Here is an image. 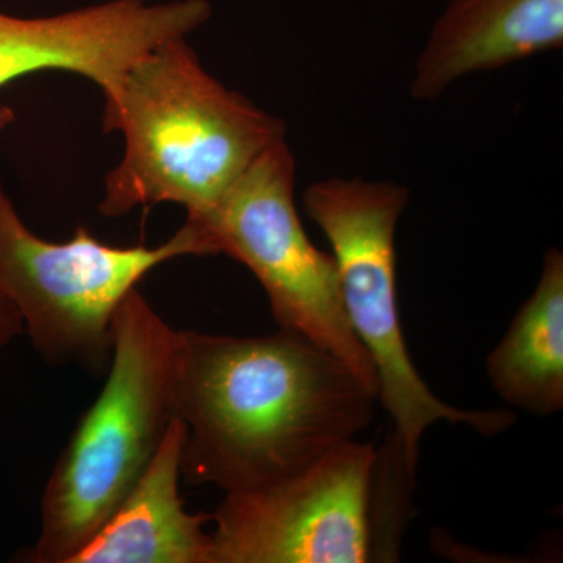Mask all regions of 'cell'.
<instances>
[{"mask_svg": "<svg viewBox=\"0 0 563 563\" xmlns=\"http://www.w3.org/2000/svg\"><path fill=\"white\" fill-rule=\"evenodd\" d=\"M177 331L139 288L111 329L106 384L55 463L31 563H68L140 479L177 417Z\"/></svg>", "mask_w": 563, "mask_h": 563, "instance_id": "3", "label": "cell"}, {"mask_svg": "<svg viewBox=\"0 0 563 563\" xmlns=\"http://www.w3.org/2000/svg\"><path fill=\"white\" fill-rule=\"evenodd\" d=\"M190 255L206 252L187 221L155 247L111 246L84 225L68 242H47L24 224L0 180V295L13 303L33 347L51 365L101 372L110 362L121 302L157 266Z\"/></svg>", "mask_w": 563, "mask_h": 563, "instance_id": "5", "label": "cell"}, {"mask_svg": "<svg viewBox=\"0 0 563 563\" xmlns=\"http://www.w3.org/2000/svg\"><path fill=\"white\" fill-rule=\"evenodd\" d=\"M210 14L207 0H111L47 18L0 13V88L41 70H65L92 81L109 101L143 55L187 38ZM14 120L13 110L0 107V132Z\"/></svg>", "mask_w": 563, "mask_h": 563, "instance_id": "8", "label": "cell"}, {"mask_svg": "<svg viewBox=\"0 0 563 563\" xmlns=\"http://www.w3.org/2000/svg\"><path fill=\"white\" fill-rule=\"evenodd\" d=\"M492 387L504 402L550 417L563 409V255L544 252L536 290L487 357Z\"/></svg>", "mask_w": 563, "mask_h": 563, "instance_id": "11", "label": "cell"}, {"mask_svg": "<svg viewBox=\"0 0 563 563\" xmlns=\"http://www.w3.org/2000/svg\"><path fill=\"white\" fill-rule=\"evenodd\" d=\"M103 103V132L124 136L99 203L107 218L165 202L207 213L287 133L280 118L207 73L187 38L143 55Z\"/></svg>", "mask_w": 563, "mask_h": 563, "instance_id": "2", "label": "cell"}, {"mask_svg": "<svg viewBox=\"0 0 563 563\" xmlns=\"http://www.w3.org/2000/svg\"><path fill=\"white\" fill-rule=\"evenodd\" d=\"M563 44V0H451L422 47L410 95L435 101L468 74Z\"/></svg>", "mask_w": 563, "mask_h": 563, "instance_id": "9", "label": "cell"}, {"mask_svg": "<svg viewBox=\"0 0 563 563\" xmlns=\"http://www.w3.org/2000/svg\"><path fill=\"white\" fill-rule=\"evenodd\" d=\"M185 437L176 418L140 479L68 563H213L210 515L188 512L180 496Z\"/></svg>", "mask_w": 563, "mask_h": 563, "instance_id": "10", "label": "cell"}, {"mask_svg": "<svg viewBox=\"0 0 563 563\" xmlns=\"http://www.w3.org/2000/svg\"><path fill=\"white\" fill-rule=\"evenodd\" d=\"M409 188L391 180L329 177L302 195L303 210L332 247L347 321L376 369L377 401L390 415L407 470L417 477L421 440L437 422L498 435L515 422L510 410H465L428 387L404 339L396 279V229Z\"/></svg>", "mask_w": 563, "mask_h": 563, "instance_id": "4", "label": "cell"}, {"mask_svg": "<svg viewBox=\"0 0 563 563\" xmlns=\"http://www.w3.org/2000/svg\"><path fill=\"white\" fill-rule=\"evenodd\" d=\"M376 455L354 439L276 483L224 493L210 517L213 563L372 562Z\"/></svg>", "mask_w": 563, "mask_h": 563, "instance_id": "7", "label": "cell"}, {"mask_svg": "<svg viewBox=\"0 0 563 563\" xmlns=\"http://www.w3.org/2000/svg\"><path fill=\"white\" fill-rule=\"evenodd\" d=\"M295 187V155L282 140L213 209L187 222L206 257L225 255L254 274L280 329L346 363L377 398L376 369L344 312L335 261L303 231Z\"/></svg>", "mask_w": 563, "mask_h": 563, "instance_id": "6", "label": "cell"}, {"mask_svg": "<svg viewBox=\"0 0 563 563\" xmlns=\"http://www.w3.org/2000/svg\"><path fill=\"white\" fill-rule=\"evenodd\" d=\"M24 332L21 314L13 303L0 295V347L7 346L11 340Z\"/></svg>", "mask_w": 563, "mask_h": 563, "instance_id": "12", "label": "cell"}, {"mask_svg": "<svg viewBox=\"0 0 563 563\" xmlns=\"http://www.w3.org/2000/svg\"><path fill=\"white\" fill-rule=\"evenodd\" d=\"M376 395L346 363L295 332L177 331L181 474L224 493L301 472L372 424Z\"/></svg>", "mask_w": 563, "mask_h": 563, "instance_id": "1", "label": "cell"}]
</instances>
